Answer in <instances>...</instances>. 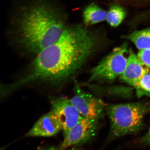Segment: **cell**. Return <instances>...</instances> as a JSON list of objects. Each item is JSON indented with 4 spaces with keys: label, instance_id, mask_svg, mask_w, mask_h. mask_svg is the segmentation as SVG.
<instances>
[{
    "label": "cell",
    "instance_id": "cell-1",
    "mask_svg": "<svg viewBox=\"0 0 150 150\" xmlns=\"http://www.w3.org/2000/svg\"><path fill=\"white\" fill-rule=\"evenodd\" d=\"M97 39L82 25L67 26L55 42L36 55L26 74L9 84L11 91L31 82L63 83L79 70L97 45Z\"/></svg>",
    "mask_w": 150,
    "mask_h": 150
},
{
    "label": "cell",
    "instance_id": "cell-2",
    "mask_svg": "<svg viewBox=\"0 0 150 150\" xmlns=\"http://www.w3.org/2000/svg\"><path fill=\"white\" fill-rule=\"evenodd\" d=\"M18 8L17 40L36 55L55 42L67 26L63 9L56 0H22Z\"/></svg>",
    "mask_w": 150,
    "mask_h": 150
},
{
    "label": "cell",
    "instance_id": "cell-16",
    "mask_svg": "<svg viewBox=\"0 0 150 150\" xmlns=\"http://www.w3.org/2000/svg\"><path fill=\"white\" fill-rule=\"evenodd\" d=\"M149 74H150V71H149Z\"/></svg>",
    "mask_w": 150,
    "mask_h": 150
},
{
    "label": "cell",
    "instance_id": "cell-11",
    "mask_svg": "<svg viewBox=\"0 0 150 150\" xmlns=\"http://www.w3.org/2000/svg\"><path fill=\"white\" fill-rule=\"evenodd\" d=\"M125 37L140 50L150 49V28L135 31Z\"/></svg>",
    "mask_w": 150,
    "mask_h": 150
},
{
    "label": "cell",
    "instance_id": "cell-5",
    "mask_svg": "<svg viewBox=\"0 0 150 150\" xmlns=\"http://www.w3.org/2000/svg\"><path fill=\"white\" fill-rule=\"evenodd\" d=\"M74 91L70 100L82 117L98 120L103 117L106 106L101 99L83 91L77 83Z\"/></svg>",
    "mask_w": 150,
    "mask_h": 150
},
{
    "label": "cell",
    "instance_id": "cell-9",
    "mask_svg": "<svg viewBox=\"0 0 150 150\" xmlns=\"http://www.w3.org/2000/svg\"><path fill=\"white\" fill-rule=\"evenodd\" d=\"M126 67L120 76L122 81L133 86L144 75L149 73V68L141 62L132 50H129Z\"/></svg>",
    "mask_w": 150,
    "mask_h": 150
},
{
    "label": "cell",
    "instance_id": "cell-6",
    "mask_svg": "<svg viewBox=\"0 0 150 150\" xmlns=\"http://www.w3.org/2000/svg\"><path fill=\"white\" fill-rule=\"evenodd\" d=\"M98 120L83 117L64 136L58 147L64 149L72 146H79L89 142L94 137L98 126Z\"/></svg>",
    "mask_w": 150,
    "mask_h": 150
},
{
    "label": "cell",
    "instance_id": "cell-10",
    "mask_svg": "<svg viewBox=\"0 0 150 150\" xmlns=\"http://www.w3.org/2000/svg\"><path fill=\"white\" fill-rule=\"evenodd\" d=\"M108 13L94 3L88 5L83 12V20L86 25H91L106 19Z\"/></svg>",
    "mask_w": 150,
    "mask_h": 150
},
{
    "label": "cell",
    "instance_id": "cell-4",
    "mask_svg": "<svg viewBox=\"0 0 150 150\" xmlns=\"http://www.w3.org/2000/svg\"><path fill=\"white\" fill-rule=\"evenodd\" d=\"M128 53L126 43L114 49L92 69L89 82H111L121 76L127 64Z\"/></svg>",
    "mask_w": 150,
    "mask_h": 150
},
{
    "label": "cell",
    "instance_id": "cell-13",
    "mask_svg": "<svg viewBox=\"0 0 150 150\" xmlns=\"http://www.w3.org/2000/svg\"><path fill=\"white\" fill-rule=\"evenodd\" d=\"M135 89L139 97H150V74L148 73L142 77L132 86Z\"/></svg>",
    "mask_w": 150,
    "mask_h": 150
},
{
    "label": "cell",
    "instance_id": "cell-8",
    "mask_svg": "<svg viewBox=\"0 0 150 150\" xmlns=\"http://www.w3.org/2000/svg\"><path fill=\"white\" fill-rule=\"evenodd\" d=\"M62 129L60 121L52 111L45 114L37 121L27 133L28 137H50Z\"/></svg>",
    "mask_w": 150,
    "mask_h": 150
},
{
    "label": "cell",
    "instance_id": "cell-7",
    "mask_svg": "<svg viewBox=\"0 0 150 150\" xmlns=\"http://www.w3.org/2000/svg\"><path fill=\"white\" fill-rule=\"evenodd\" d=\"M51 104V111L60 121L64 136L83 117L70 99L65 97L54 98Z\"/></svg>",
    "mask_w": 150,
    "mask_h": 150
},
{
    "label": "cell",
    "instance_id": "cell-3",
    "mask_svg": "<svg viewBox=\"0 0 150 150\" xmlns=\"http://www.w3.org/2000/svg\"><path fill=\"white\" fill-rule=\"evenodd\" d=\"M105 110L110 121V139L112 140L139 130L148 108L144 103H132L110 104Z\"/></svg>",
    "mask_w": 150,
    "mask_h": 150
},
{
    "label": "cell",
    "instance_id": "cell-15",
    "mask_svg": "<svg viewBox=\"0 0 150 150\" xmlns=\"http://www.w3.org/2000/svg\"><path fill=\"white\" fill-rule=\"evenodd\" d=\"M142 140L143 141V142H145V143L150 144V127L147 134L144 137Z\"/></svg>",
    "mask_w": 150,
    "mask_h": 150
},
{
    "label": "cell",
    "instance_id": "cell-14",
    "mask_svg": "<svg viewBox=\"0 0 150 150\" xmlns=\"http://www.w3.org/2000/svg\"><path fill=\"white\" fill-rule=\"evenodd\" d=\"M138 57L145 66L150 68V49L140 50Z\"/></svg>",
    "mask_w": 150,
    "mask_h": 150
},
{
    "label": "cell",
    "instance_id": "cell-12",
    "mask_svg": "<svg viewBox=\"0 0 150 150\" xmlns=\"http://www.w3.org/2000/svg\"><path fill=\"white\" fill-rule=\"evenodd\" d=\"M126 14V11L123 7L119 5H114L109 10L106 20L112 27H117L123 22Z\"/></svg>",
    "mask_w": 150,
    "mask_h": 150
}]
</instances>
